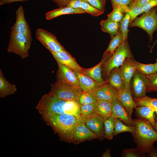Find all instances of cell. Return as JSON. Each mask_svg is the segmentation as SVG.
I'll use <instances>...</instances> for the list:
<instances>
[{"mask_svg": "<svg viewBox=\"0 0 157 157\" xmlns=\"http://www.w3.org/2000/svg\"><path fill=\"white\" fill-rule=\"evenodd\" d=\"M135 109V115L137 118L144 119L153 125L155 129L156 120L154 113L155 110L148 106H136Z\"/></svg>", "mask_w": 157, "mask_h": 157, "instance_id": "obj_20", "label": "cell"}, {"mask_svg": "<svg viewBox=\"0 0 157 157\" xmlns=\"http://www.w3.org/2000/svg\"><path fill=\"white\" fill-rule=\"evenodd\" d=\"M73 71L79 80L80 87L83 91L90 93L101 85L89 77L82 73Z\"/></svg>", "mask_w": 157, "mask_h": 157, "instance_id": "obj_19", "label": "cell"}, {"mask_svg": "<svg viewBox=\"0 0 157 157\" xmlns=\"http://www.w3.org/2000/svg\"><path fill=\"white\" fill-rule=\"evenodd\" d=\"M51 53L57 62L64 65L73 70L83 74L85 69L81 67L75 59L65 50Z\"/></svg>", "mask_w": 157, "mask_h": 157, "instance_id": "obj_13", "label": "cell"}, {"mask_svg": "<svg viewBox=\"0 0 157 157\" xmlns=\"http://www.w3.org/2000/svg\"><path fill=\"white\" fill-rule=\"evenodd\" d=\"M95 113L102 117L105 120L111 116L112 106L111 103L103 100H98L95 103Z\"/></svg>", "mask_w": 157, "mask_h": 157, "instance_id": "obj_23", "label": "cell"}, {"mask_svg": "<svg viewBox=\"0 0 157 157\" xmlns=\"http://www.w3.org/2000/svg\"><path fill=\"white\" fill-rule=\"evenodd\" d=\"M95 103L80 105L81 113L85 117L95 113Z\"/></svg>", "mask_w": 157, "mask_h": 157, "instance_id": "obj_38", "label": "cell"}, {"mask_svg": "<svg viewBox=\"0 0 157 157\" xmlns=\"http://www.w3.org/2000/svg\"><path fill=\"white\" fill-rule=\"evenodd\" d=\"M97 99L93 95L88 92L83 91L79 95L78 101L80 105L95 103Z\"/></svg>", "mask_w": 157, "mask_h": 157, "instance_id": "obj_36", "label": "cell"}, {"mask_svg": "<svg viewBox=\"0 0 157 157\" xmlns=\"http://www.w3.org/2000/svg\"><path fill=\"white\" fill-rule=\"evenodd\" d=\"M82 0H71L68 3L67 6L75 9L81 8Z\"/></svg>", "mask_w": 157, "mask_h": 157, "instance_id": "obj_42", "label": "cell"}, {"mask_svg": "<svg viewBox=\"0 0 157 157\" xmlns=\"http://www.w3.org/2000/svg\"><path fill=\"white\" fill-rule=\"evenodd\" d=\"M116 119L112 116L104 120V137L105 138L111 140L114 136Z\"/></svg>", "mask_w": 157, "mask_h": 157, "instance_id": "obj_28", "label": "cell"}, {"mask_svg": "<svg viewBox=\"0 0 157 157\" xmlns=\"http://www.w3.org/2000/svg\"><path fill=\"white\" fill-rule=\"evenodd\" d=\"M111 156L110 150L109 149H107L103 153L102 156V157H110Z\"/></svg>", "mask_w": 157, "mask_h": 157, "instance_id": "obj_48", "label": "cell"}, {"mask_svg": "<svg viewBox=\"0 0 157 157\" xmlns=\"http://www.w3.org/2000/svg\"><path fill=\"white\" fill-rule=\"evenodd\" d=\"M135 131L134 126L127 125L123 124L122 121L119 119H116L114 136H116L120 133L124 132H129L131 134L134 133Z\"/></svg>", "mask_w": 157, "mask_h": 157, "instance_id": "obj_31", "label": "cell"}, {"mask_svg": "<svg viewBox=\"0 0 157 157\" xmlns=\"http://www.w3.org/2000/svg\"><path fill=\"white\" fill-rule=\"evenodd\" d=\"M149 80L146 93L157 91V72L147 75Z\"/></svg>", "mask_w": 157, "mask_h": 157, "instance_id": "obj_37", "label": "cell"}, {"mask_svg": "<svg viewBox=\"0 0 157 157\" xmlns=\"http://www.w3.org/2000/svg\"><path fill=\"white\" fill-rule=\"evenodd\" d=\"M146 154L137 147L123 149L122 155L123 157H145L146 156Z\"/></svg>", "mask_w": 157, "mask_h": 157, "instance_id": "obj_34", "label": "cell"}, {"mask_svg": "<svg viewBox=\"0 0 157 157\" xmlns=\"http://www.w3.org/2000/svg\"><path fill=\"white\" fill-rule=\"evenodd\" d=\"M24 10L20 5L16 11V20L11 28V31L24 35L32 41V38L29 26L25 19Z\"/></svg>", "mask_w": 157, "mask_h": 157, "instance_id": "obj_10", "label": "cell"}, {"mask_svg": "<svg viewBox=\"0 0 157 157\" xmlns=\"http://www.w3.org/2000/svg\"><path fill=\"white\" fill-rule=\"evenodd\" d=\"M99 10L104 13L106 0H85Z\"/></svg>", "mask_w": 157, "mask_h": 157, "instance_id": "obj_40", "label": "cell"}, {"mask_svg": "<svg viewBox=\"0 0 157 157\" xmlns=\"http://www.w3.org/2000/svg\"><path fill=\"white\" fill-rule=\"evenodd\" d=\"M57 63L58 66L57 81L80 87L79 80L73 70L64 65Z\"/></svg>", "mask_w": 157, "mask_h": 157, "instance_id": "obj_12", "label": "cell"}, {"mask_svg": "<svg viewBox=\"0 0 157 157\" xmlns=\"http://www.w3.org/2000/svg\"><path fill=\"white\" fill-rule=\"evenodd\" d=\"M108 82L111 86L119 90L124 87L121 78L119 67L113 69L110 73Z\"/></svg>", "mask_w": 157, "mask_h": 157, "instance_id": "obj_26", "label": "cell"}, {"mask_svg": "<svg viewBox=\"0 0 157 157\" xmlns=\"http://www.w3.org/2000/svg\"><path fill=\"white\" fill-rule=\"evenodd\" d=\"M28 0H0V5L9 4L17 1H24Z\"/></svg>", "mask_w": 157, "mask_h": 157, "instance_id": "obj_46", "label": "cell"}, {"mask_svg": "<svg viewBox=\"0 0 157 157\" xmlns=\"http://www.w3.org/2000/svg\"><path fill=\"white\" fill-rule=\"evenodd\" d=\"M147 154L149 157H157V149L153 146Z\"/></svg>", "mask_w": 157, "mask_h": 157, "instance_id": "obj_45", "label": "cell"}, {"mask_svg": "<svg viewBox=\"0 0 157 157\" xmlns=\"http://www.w3.org/2000/svg\"><path fill=\"white\" fill-rule=\"evenodd\" d=\"M112 106L111 116L121 120L125 124L129 126H134L132 117L129 115L121 103L116 99L111 102Z\"/></svg>", "mask_w": 157, "mask_h": 157, "instance_id": "obj_18", "label": "cell"}, {"mask_svg": "<svg viewBox=\"0 0 157 157\" xmlns=\"http://www.w3.org/2000/svg\"><path fill=\"white\" fill-rule=\"evenodd\" d=\"M155 65L156 70V72H157V58H156V62L155 63Z\"/></svg>", "mask_w": 157, "mask_h": 157, "instance_id": "obj_51", "label": "cell"}, {"mask_svg": "<svg viewBox=\"0 0 157 157\" xmlns=\"http://www.w3.org/2000/svg\"><path fill=\"white\" fill-rule=\"evenodd\" d=\"M157 6L144 13L130 22L129 26L138 27L144 30L151 41L154 32L157 29Z\"/></svg>", "mask_w": 157, "mask_h": 157, "instance_id": "obj_5", "label": "cell"}, {"mask_svg": "<svg viewBox=\"0 0 157 157\" xmlns=\"http://www.w3.org/2000/svg\"><path fill=\"white\" fill-rule=\"evenodd\" d=\"M157 39L156 40V41H155V42H154V44H153V45L152 46V47H151V50H152L153 48H154V46L156 44V43H157Z\"/></svg>", "mask_w": 157, "mask_h": 157, "instance_id": "obj_50", "label": "cell"}, {"mask_svg": "<svg viewBox=\"0 0 157 157\" xmlns=\"http://www.w3.org/2000/svg\"><path fill=\"white\" fill-rule=\"evenodd\" d=\"M133 99L137 106H149L154 109L157 114V98H151L146 95L141 98Z\"/></svg>", "mask_w": 157, "mask_h": 157, "instance_id": "obj_30", "label": "cell"}, {"mask_svg": "<svg viewBox=\"0 0 157 157\" xmlns=\"http://www.w3.org/2000/svg\"><path fill=\"white\" fill-rule=\"evenodd\" d=\"M135 132L132 134L137 147L147 154L157 141V133L152 124L147 120L137 118L133 119Z\"/></svg>", "mask_w": 157, "mask_h": 157, "instance_id": "obj_3", "label": "cell"}, {"mask_svg": "<svg viewBox=\"0 0 157 157\" xmlns=\"http://www.w3.org/2000/svg\"><path fill=\"white\" fill-rule=\"evenodd\" d=\"M117 99L121 103L129 115L132 117L133 110L137 106L130 88L124 87L118 90Z\"/></svg>", "mask_w": 157, "mask_h": 157, "instance_id": "obj_16", "label": "cell"}, {"mask_svg": "<svg viewBox=\"0 0 157 157\" xmlns=\"http://www.w3.org/2000/svg\"><path fill=\"white\" fill-rule=\"evenodd\" d=\"M97 138V135L86 126L84 122L79 123L74 133L72 142L77 144L87 140Z\"/></svg>", "mask_w": 157, "mask_h": 157, "instance_id": "obj_14", "label": "cell"}, {"mask_svg": "<svg viewBox=\"0 0 157 157\" xmlns=\"http://www.w3.org/2000/svg\"><path fill=\"white\" fill-rule=\"evenodd\" d=\"M42 118L51 126L62 141L72 142L74 130L78 125L84 122L70 114H58L52 112H39Z\"/></svg>", "mask_w": 157, "mask_h": 157, "instance_id": "obj_1", "label": "cell"}, {"mask_svg": "<svg viewBox=\"0 0 157 157\" xmlns=\"http://www.w3.org/2000/svg\"><path fill=\"white\" fill-rule=\"evenodd\" d=\"M81 8L94 17L98 16L104 13L95 8L85 0H82Z\"/></svg>", "mask_w": 157, "mask_h": 157, "instance_id": "obj_33", "label": "cell"}, {"mask_svg": "<svg viewBox=\"0 0 157 157\" xmlns=\"http://www.w3.org/2000/svg\"><path fill=\"white\" fill-rule=\"evenodd\" d=\"M16 85L10 83L4 76L1 69H0V97L4 98L12 94L17 91Z\"/></svg>", "mask_w": 157, "mask_h": 157, "instance_id": "obj_24", "label": "cell"}, {"mask_svg": "<svg viewBox=\"0 0 157 157\" xmlns=\"http://www.w3.org/2000/svg\"><path fill=\"white\" fill-rule=\"evenodd\" d=\"M85 13L86 12L81 9H75L67 6L49 11L46 13L45 17L47 20H50L63 15Z\"/></svg>", "mask_w": 157, "mask_h": 157, "instance_id": "obj_22", "label": "cell"}, {"mask_svg": "<svg viewBox=\"0 0 157 157\" xmlns=\"http://www.w3.org/2000/svg\"><path fill=\"white\" fill-rule=\"evenodd\" d=\"M133 61L136 70L143 74L149 75L156 72L155 63L143 64L136 61L134 58Z\"/></svg>", "mask_w": 157, "mask_h": 157, "instance_id": "obj_29", "label": "cell"}, {"mask_svg": "<svg viewBox=\"0 0 157 157\" xmlns=\"http://www.w3.org/2000/svg\"><path fill=\"white\" fill-rule=\"evenodd\" d=\"M101 116L96 113L85 117L84 122L86 126L97 136V138L102 140L104 137V121Z\"/></svg>", "mask_w": 157, "mask_h": 157, "instance_id": "obj_11", "label": "cell"}, {"mask_svg": "<svg viewBox=\"0 0 157 157\" xmlns=\"http://www.w3.org/2000/svg\"><path fill=\"white\" fill-rule=\"evenodd\" d=\"M123 40L122 34L120 31L111 38L108 46L104 53L102 58L106 60L111 57Z\"/></svg>", "mask_w": 157, "mask_h": 157, "instance_id": "obj_25", "label": "cell"}, {"mask_svg": "<svg viewBox=\"0 0 157 157\" xmlns=\"http://www.w3.org/2000/svg\"><path fill=\"white\" fill-rule=\"evenodd\" d=\"M150 0H133L129 6V8L139 6H142L147 3Z\"/></svg>", "mask_w": 157, "mask_h": 157, "instance_id": "obj_43", "label": "cell"}, {"mask_svg": "<svg viewBox=\"0 0 157 157\" xmlns=\"http://www.w3.org/2000/svg\"><path fill=\"white\" fill-rule=\"evenodd\" d=\"M80 105L77 101L61 99L49 92L42 97L36 108L39 112L48 111L72 115L84 121L85 117L81 113Z\"/></svg>", "mask_w": 157, "mask_h": 157, "instance_id": "obj_2", "label": "cell"}, {"mask_svg": "<svg viewBox=\"0 0 157 157\" xmlns=\"http://www.w3.org/2000/svg\"><path fill=\"white\" fill-rule=\"evenodd\" d=\"M111 1L113 8L120 7V0H111Z\"/></svg>", "mask_w": 157, "mask_h": 157, "instance_id": "obj_47", "label": "cell"}, {"mask_svg": "<svg viewBox=\"0 0 157 157\" xmlns=\"http://www.w3.org/2000/svg\"><path fill=\"white\" fill-rule=\"evenodd\" d=\"M106 60L102 58V60L95 66L88 69H85L83 74L91 78L98 84L102 85L106 83L101 76V67Z\"/></svg>", "mask_w": 157, "mask_h": 157, "instance_id": "obj_21", "label": "cell"}, {"mask_svg": "<svg viewBox=\"0 0 157 157\" xmlns=\"http://www.w3.org/2000/svg\"><path fill=\"white\" fill-rule=\"evenodd\" d=\"M50 92L56 97L65 100L78 101L80 93L83 91L80 87L57 81L51 85Z\"/></svg>", "mask_w": 157, "mask_h": 157, "instance_id": "obj_7", "label": "cell"}, {"mask_svg": "<svg viewBox=\"0 0 157 157\" xmlns=\"http://www.w3.org/2000/svg\"><path fill=\"white\" fill-rule=\"evenodd\" d=\"M155 129L157 133V117L156 118V120Z\"/></svg>", "mask_w": 157, "mask_h": 157, "instance_id": "obj_49", "label": "cell"}, {"mask_svg": "<svg viewBox=\"0 0 157 157\" xmlns=\"http://www.w3.org/2000/svg\"><path fill=\"white\" fill-rule=\"evenodd\" d=\"M118 90L106 83L90 93L98 100H103L110 102L117 99Z\"/></svg>", "mask_w": 157, "mask_h": 157, "instance_id": "obj_17", "label": "cell"}, {"mask_svg": "<svg viewBox=\"0 0 157 157\" xmlns=\"http://www.w3.org/2000/svg\"><path fill=\"white\" fill-rule=\"evenodd\" d=\"M133 57L128 58L120 67L121 76L124 87L131 89V82L136 69L134 64Z\"/></svg>", "mask_w": 157, "mask_h": 157, "instance_id": "obj_15", "label": "cell"}, {"mask_svg": "<svg viewBox=\"0 0 157 157\" xmlns=\"http://www.w3.org/2000/svg\"><path fill=\"white\" fill-rule=\"evenodd\" d=\"M148 82L147 75L136 70L131 82V89L133 98L140 99L146 95Z\"/></svg>", "mask_w": 157, "mask_h": 157, "instance_id": "obj_9", "label": "cell"}, {"mask_svg": "<svg viewBox=\"0 0 157 157\" xmlns=\"http://www.w3.org/2000/svg\"><path fill=\"white\" fill-rule=\"evenodd\" d=\"M124 13L120 7L113 8L112 11L107 15L106 19L110 21L120 22L124 16Z\"/></svg>", "mask_w": 157, "mask_h": 157, "instance_id": "obj_35", "label": "cell"}, {"mask_svg": "<svg viewBox=\"0 0 157 157\" xmlns=\"http://www.w3.org/2000/svg\"><path fill=\"white\" fill-rule=\"evenodd\" d=\"M56 4L58 8L67 6L68 3L71 0H51Z\"/></svg>", "mask_w": 157, "mask_h": 157, "instance_id": "obj_44", "label": "cell"}, {"mask_svg": "<svg viewBox=\"0 0 157 157\" xmlns=\"http://www.w3.org/2000/svg\"><path fill=\"white\" fill-rule=\"evenodd\" d=\"M132 57H133L127 39L122 42L112 56L103 63V70L105 75L109 76L111 71L119 67L126 58Z\"/></svg>", "mask_w": 157, "mask_h": 157, "instance_id": "obj_4", "label": "cell"}, {"mask_svg": "<svg viewBox=\"0 0 157 157\" xmlns=\"http://www.w3.org/2000/svg\"><path fill=\"white\" fill-rule=\"evenodd\" d=\"M32 41L24 35L12 32L10 34L7 51L17 54L22 59L27 58Z\"/></svg>", "mask_w": 157, "mask_h": 157, "instance_id": "obj_6", "label": "cell"}, {"mask_svg": "<svg viewBox=\"0 0 157 157\" xmlns=\"http://www.w3.org/2000/svg\"><path fill=\"white\" fill-rule=\"evenodd\" d=\"M144 12L142 6H137L129 8V10L128 13L131 16L130 22H132L136 18L138 15Z\"/></svg>", "mask_w": 157, "mask_h": 157, "instance_id": "obj_39", "label": "cell"}, {"mask_svg": "<svg viewBox=\"0 0 157 157\" xmlns=\"http://www.w3.org/2000/svg\"><path fill=\"white\" fill-rule=\"evenodd\" d=\"M35 34L37 39L51 53L65 50L56 36L50 32L39 28L36 30Z\"/></svg>", "mask_w": 157, "mask_h": 157, "instance_id": "obj_8", "label": "cell"}, {"mask_svg": "<svg viewBox=\"0 0 157 157\" xmlns=\"http://www.w3.org/2000/svg\"><path fill=\"white\" fill-rule=\"evenodd\" d=\"M157 6V0H150L142 6L144 13L146 12Z\"/></svg>", "mask_w": 157, "mask_h": 157, "instance_id": "obj_41", "label": "cell"}, {"mask_svg": "<svg viewBox=\"0 0 157 157\" xmlns=\"http://www.w3.org/2000/svg\"><path fill=\"white\" fill-rule=\"evenodd\" d=\"M100 24L102 31L109 34L111 38L119 32L118 30L120 22L110 21L106 19L101 20Z\"/></svg>", "mask_w": 157, "mask_h": 157, "instance_id": "obj_27", "label": "cell"}, {"mask_svg": "<svg viewBox=\"0 0 157 157\" xmlns=\"http://www.w3.org/2000/svg\"><path fill=\"white\" fill-rule=\"evenodd\" d=\"M130 15L128 13H126L123 18L120 22L119 29L123 37L122 42L127 39L129 30L128 29L130 22Z\"/></svg>", "mask_w": 157, "mask_h": 157, "instance_id": "obj_32", "label": "cell"}]
</instances>
